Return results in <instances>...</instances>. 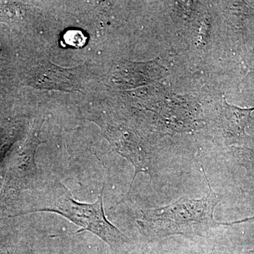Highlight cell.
Listing matches in <instances>:
<instances>
[{"instance_id":"cell-1","label":"cell","mask_w":254,"mask_h":254,"mask_svg":"<svg viewBox=\"0 0 254 254\" xmlns=\"http://www.w3.org/2000/svg\"><path fill=\"white\" fill-rule=\"evenodd\" d=\"M209 190L200 199L183 196L165 206L145 209L136 220L140 231L149 240L182 235L187 237H203L212 229L222 225L253 221L254 216L234 222H218L214 218V210L221 200V196L214 191L205 173Z\"/></svg>"},{"instance_id":"cell-2","label":"cell","mask_w":254,"mask_h":254,"mask_svg":"<svg viewBox=\"0 0 254 254\" xmlns=\"http://www.w3.org/2000/svg\"><path fill=\"white\" fill-rule=\"evenodd\" d=\"M103 190L95 203H81L73 198L71 192L62 182L53 180L45 188L38 190V201L29 213L60 214L81 227L77 233L91 232L112 248L117 249L128 243L130 240L105 217Z\"/></svg>"},{"instance_id":"cell-3","label":"cell","mask_w":254,"mask_h":254,"mask_svg":"<svg viewBox=\"0 0 254 254\" xmlns=\"http://www.w3.org/2000/svg\"><path fill=\"white\" fill-rule=\"evenodd\" d=\"M99 125L113 149L128 160L135 169L134 176L126 195L128 197L138 174L145 173L153 176V166L149 153L141 137L128 127L110 123Z\"/></svg>"},{"instance_id":"cell-4","label":"cell","mask_w":254,"mask_h":254,"mask_svg":"<svg viewBox=\"0 0 254 254\" xmlns=\"http://www.w3.org/2000/svg\"><path fill=\"white\" fill-rule=\"evenodd\" d=\"M44 121L45 119L42 118L35 120L27 141L10 169L8 178L9 187L14 189L28 188L36 182L37 167L35 158L37 148L40 144L44 143L40 138Z\"/></svg>"},{"instance_id":"cell-5","label":"cell","mask_w":254,"mask_h":254,"mask_svg":"<svg viewBox=\"0 0 254 254\" xmlns=\"http://www.w3.org/2000/svg\"><path fill=\"white\" fill-rule=\"evenodd\" d=\"M30 85L40 89L79 91L81 83L69 70L60 68L50 62H42L33 73Z\"/></svg>"},{"instance_id":"cell-6","label":"cell","mask_w":254,"mask_h":254,"mask_svg":"<svg viewBox=\"0 0 254 254\" xmlns=\"http://www.w3.org/2000/svg\"><path fill=\"white\" fill-rule=\"evenodd\" d=\"M254 108L242 109L228 104L225 100L221 105L222 125L229 136L240 137L245 135V128Z\"/></svg>"},{"instance_id":"cell-7","label":"cell","mask_w":254,"mask_h":254,"mask_svg":"<svg viewBox=\"0 0 254 254\" xmlns=\"http://www.w3.org/2000/svg\"><path fill=\"white\" fill-rule=\"evenodd\" d=\"M23 15V11L20 5L11 2L0 5V17L4 21H19Z\"/></svg>"},{"instance_id":"cell-8","label":"cell","mask_w":254,"mask_h":254,"mask_svg":"<svg viewBox=\"0 0 254 254\" xmlns=\"http://www.w3.org/2000/svg\"><path fill=\"white\" fill-rule=\"evenodd\" d=\"M236 155L238 156L241 164L250 173L254 174V149L246 148H235Z\"/></svg>"},{"instance_id":"cell-9","label":"cell","mask_w":254,"mask_h":254,"mask_svg":"<svg viewBox=\"0 0 254 254\" xmlns=\"http://www.w3.org/2000/svg\"><path fill=\"white\" fill-rule=\"evenodd\" d=\"M86 36L84 33L78 30H71L65 33L64 40L68 46L73 48H81L86 42Z\"/></svg>"},{"instance_id":"cell-10","label":"cell","mask_w":254,"mask_h":254,"mask_svg":"<svg viewBox=\"0 0 254 254\" xmlns=\"http://www.w3.org/2000/svg\"><path fill=\"white\" fill-rule=\"evenodd\" d=\"M253 253H254V252H249V253L240 254H253ZM210 254H232L216 253V252H215V253H212Z\"/></svg>"},{"instance_id":"cell-11","label":"cell","mask_w":254,"mask_h":254,"mask_svg":"<svg viewBox=\"0 0 254 254\" xmlns=\"http://www.w3.org/2000/svg\"><path fill=\"white\" fill-rule=\"evenodd\" d=\"M1 48L0 47V56H1Z\"/></svg>"},{"instance_id":"cell-12","label":"cell","mask_w":254,"mask_h":254,"mask_svg":"<svg viewBox=\"0 0 254 254\" xmlns=\"http://www.w3.org/2000/svg\"></svg>"}]
</instances>
